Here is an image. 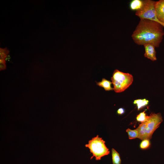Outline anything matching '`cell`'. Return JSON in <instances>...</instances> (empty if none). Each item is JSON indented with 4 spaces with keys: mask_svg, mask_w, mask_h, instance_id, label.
I'll use <instances>...</instances> for the list:
<instances>
[{
    "mask_svg": "<svg viewBox=\"0 0 164 164\" xmlns=\"http://www.w3.org/2000/svg\"><path fill=\"white\" fill-rule=\"evenodd\" d=\"M156 1L151 0H143L142 8L136 11L135 15L140 19H149L157 22L164 27V24L161 23L157 17L155 8Z\"/></svg>",
    "mask_w": 164,
    "mask_h": 164,
    "instance_id": "cell-5",
    "label": "cell"
},
{
    "mask_svg": "<svg viewBox=\"0 0 164 164\" xmlns=\"http://www.w3.org/2000/svg\"><path fill=\"white\" fill-rule=\"evenodd\" d=\"M9 51L6 48H0V60H5Z\"/></svg>",
    "mask_w": 164,
    "mask_h": 164,
    "instance_id": "cell-14",
    "label": "cell"
},
{
    "mask_svg": "<svg viewBox=\"0 0 164 164\" xmlns=\"http://www.w3.org/2000/svg\"><path fill=\"white\" fill-rule=\"evenodd\" d=\"M125 109L123 108H119L117 111V113L119 115H121L125 112Z\"/></svg>",
    "mask_w": 164,
    "mask_h": 164,
    "instance_id": "cell-17",
    "label": "cell"
},
{
    "mask_svg": "<svg viewBox=\"0 0 164 164\" xmlns=\"http://www.w3.org/2000/svg\"><path fill=\"white\" fill-rule=\"evenodd\" d=\"M11 58L9 55H8L5 59V61H9Z\"/></svg>",
    "mask_w": 164,
    "mask_h": 164,
    "instance_id": "cell-18",
    "label": "cell"
},
{
    "mask_svg": "<svg viewBox=\"0 0 164 164\" xmlns=\"http://www.w3.org/2000/svg\"><path fill=\"white\" fill-rule=\"evenodd\" d=\"M126 132L128 133L129 139H133L138 138V132L136 129L132 130L129 128H128L126 130Z\"/></svg>",
    "mask_w": 164,
    "mask_h": 164,
    "instance_id": "cell-12",
    "label": "cell"
},
{
    "mask_svg": "<svg viewBox=\"0 0 164 164\" xmlns=\"http://www.w3.org/2000/svg\"><path fill=\"white\" fill-rule=\"evenodd\" d=\"M163 26L159 23L149 19H140L132 35L134 42L139 45L151 44L158 47L164 35Z\"/></svg>",
    "mask_w": 164,
    "mask_h": 164,
    "instance_id": "cell-1",
    "label": "cell"
},
{
    "mask_svg": "<svg viewBox=\"0 0 164 164\" xmlns=\"http://www.w3.org/2000/svg\"><path fill=\"white\" fill-rule=\"evenodd\" d=\"M148 120L142 123L136 129L138 132V138L143 140H150L154 132L159 127L162 121L161 113H152Z\"/></svg>",
    "mask_w": 164,
    "mask_h": 164,
    "instance_id": "cell-2",
    "label": "cell"
},
{
    "mask_svg": "<svg viewBox=\"0 0 164 164\" xmlns=\"http://www.w3.org/2000/svg\"><path fill=\"white\" fill-rule=\"evenodd\" d=\"M150 145L149 140L144 139L142 141L140 145V148L142 149H146L149 148Z\"/></svg>",
    "mask_w": 164,
    "mask_h": 164,
    "instance_id": "cell-15",
    "label": "cell"
},
{
    "mask_svg": "<svg viewBox=\"0 0 164 164\" xmlns=\"http://www.w3.org/2000/svg\"><path fill=\"white\" fill-rule=\"evenodd\" d=\"M155 8L157 18L164 24V0L156 1Z\"/></svg>",
    "mask_w": 164,
    "mask_h": 164,
    "instance_id": "cell-6",
    "label": "cell"
},
{
    "mask_svg": "<svg viewBox=\"0 0 164 164\" xmlns=\"http://www.w3.org/2000/svg\"><path fill=\"white\" fill-rule=\"evenodd\" d=\"M113 164H121V160L119 154L114 148L111 149Z\"/></svg>",
    "mask_w": 164,
    "mask_h": 164,
    "instance_id": "cell-10",
    "label": "cell"
},
{
    "mask_svg": "<svg viewBox=\"0 0 164 164\" xmlns=\"http://www.w3.org/2000/svg\"><path fill=\"white\" fill-rule=\"evenodd\" d=\"M105 142L98 135L88 141L85 146L90 150L92 156L91 159L94 157L96 160H100L101 158L110 154V152L105 144Z\"/></svg>",
    "mask_w": 164,
    "mask_h": 164,
    "instance_id": "cell-3",
    "label": "cell"
},
{
    "mask_svg": "<svg viewBox=\"0 0 164 164\" xmlns=\"http://www.w3.org/2000/svg\"><path fill=\"white\" fill-rule=\"evenodd\" d=\"M143 4V0H133L130 2V7L131 10L136 11L142 8Z\"/></svg>",
    "mask_w": 164,
    "mask_h": 164,
    "instance_id": "cell-9",
    "label": "cell"
},
{
    "mask_svg": "<svg viewBox=\"0 0 164 164\" xmlns=\"http://www.w3.org/2000/svg\"><path fill=\"white\" fill-rule=\"evenodd\" d=\"M111 80L114 86V90L116 93H120L125 91L131 85L133 78L132 74L115 69L113 72Z\"/></svg>",
    "mask_w": 164,
    "mask_h": 164,
    "instance_id": "cell-4",
    "label": "cell"
},
{
    "mask_svg": "<svg viewBox=\"0 0 164 164\" xmlns=\"http://www.w3.org/2000/svg\"><path fill=\"white\" fill-rule=\"evenodd\" d=\"M6 61L5 60H0V70H5L6 69Z\"/></svg>",
    "mask_w": 164,
    "mask_h": 164,
    "instance_id": "cell-16",
    "label": "cell"
},
{
    "mask_svg": "<svg viewBox=\"0 0 164 164\" xmlns=\"http://www.w3.org/2000/svg\"><path fill=\"white\" fill-rule=\"evenodd\" d=\"M143 46L145 50V57L152 61L156 60L155 46L151 44H146Z\"/></svg>",
    "mask_w": 164,
    "mask_h": 164,
    "instance_id": "cell-7",
    "label": "cell"
},
{
    "mask_svg": "<svg viewBox=\"0 0 164 164\" xmlns=\"http://www.w3.org/2000/svg\"><path fill=\"white\" fill-rule=\"evenodd\" d=\"M145 111V110L140 113L137 115L136 117L137 121L142 123L145 122L148 120L149 116L146 115Z\"/></svg>",
    "mask_w": 164,
    "mask_h": 164,
    "instance_id": "cell-13",
    "label": "cell"
},
{
    "mask_svg": "<svg viewBox=\"0 0 164 164\" xmlns=\"http://www.w3.org/2000/svg\"><path fill=\"white\" fill-rule=\"evenodd\" d=\"M97 85L103 88L105 91H110L114 90V88L111 87L112 82L104 78H103L101 81H96Z\"/></svg>",
    "mask_w": 164,
    "mask_h": 164,
    "instance_id": "cell-8",
    "label": "cell"
},
{
    "mask_svg": "<svg viewBox=\"0 0 164 164\" xmlns=\"http://www.w3.org/2000/svg\"><path fill=\"white\" fill-rule=\"evenodd\" d=\"M149 102V101L148 100L144 99L135 100L134 101L133 103L137 105L138 110H139L143 107L148 105Z\"/></svg>",
    "mask_w": 164,
    "mask_h": 164,
    "instance_id": "cell-11",
    "label": "cell"
}]
</instances>
